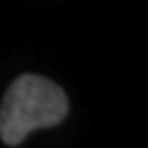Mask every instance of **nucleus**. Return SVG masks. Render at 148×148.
Instances as JSON below:
<instances>
[{"label": "nucleus", "instance_id": "1", "mask_svg": "<svg viewBox=\"0 0 148 148\" xmlns=\"http://www.w3.org/2000/svg\"><path fill=\"white\" fill-rule=\"evenodd\" d=\"M68 115L64 90L37 74L18 76L0 105V138L8 146L21 144L31 132L53 127Z\"/></svg>", "mask_w": 148, "mask_h": 148}]
</instances>
